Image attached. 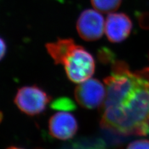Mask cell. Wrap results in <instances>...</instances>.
<instances>
[{
	"label": "cell",
	"instance_id": "9c48e42d",
	"mask_svg": "<svg viewBox=\"0 0 149 149\" xmlns=\"http://www.w3.org/2000/svg\"><path fill=\"white\" fill-rule=\"evenodd\" d=\"M93 6L102 13H110L118 9L122 0H91Z\"/></svg>",
	"mask_w": 149,
	"mask_h": 149
},
{
	"label": "cell",
	"instance_id": "5bb4252c",
	"mask_svg": "<svg viewBox=\"0 0 149 149\" xmlns=\"http://www.w3.org/2000/svg\"><path fill=\"white\" fill-rule=\"evenodd\" d=\"M137 18L140 26L143 29L149 30V13H139Z\"/></svg>",
	"mask_w": 149,
	"mask_h": 149
},
{
	"label": "cell",
	"instance_id": "7a4b0ae2",
	"mask_svg": "<svg viewBox=\"0 0 149 149\" xmlns=\"http://www.w3.org/2000/svg\"><path fill=\"white\" fill-rule=\"evenodd\" d=\"M63 65L69 80L75 83H81L89 80L95 71L94 58L80 45L77 46Z\"/></svg>",
	"mask_w": 149,
	"mask_h": 149
},
{
	"label": "cell",
	"instance_id": "e0dca14e",
	"mask_svg": "<svg viewBox=\"0 0 149 149\" xmlns=\"http://www.w3.org/2000/svg\"><path fill=\"white\" fill-rule=\"evenodd\" d=\"M3 119V114L1 111H0V124H1V123L2 122Z\"/></svg>",
	"mask_w": 149,
	"mask_h": 149
},
{
	"label": "cell",
	"instance_id": "6da1fadb",
	"mask_svg": "<svg viewBox=\"0 0 149 149\" xmlns=\"http://www.w3.org/2000/svg\"><path fill=\"white\" fill-rule=\"evenodd\" d=\"M136 74L131 86L106 89L102 128L124 136L149 134V81Z\"/></svg>",
	"mask_w": 149,
	"mask_h": 149
},
{
	"label": "cell",
	"instance_id": "2e32d148",
	"mask_svg": "<svg viewBox=\"0 0 149 149\" xmlns=\"http://www.w3.org/2000/svg\"><path fill=\"white\" fill-rule=\"evenodd\" d=\"M138 75L142 77V78L146 79L149 81V67L146 68L136 72Z\"/></svg>",
	"mask_w": 149,
	"mask_h": 149
},
{
	"label": "cell",
	"instance_id": "d6986e66",
	"mask_svg": "<svg viewBox=\"0 0 149 149\" xmlns=\"http://www.w3.org/2000/svg\"><path fill=\"white\" fill-rule=\"evenodd\" d=\"M57 1H60V2H63L64 0H57Z\"/></svg>",
	"mask_w": 149,
	"mask_h": 149
},
{
	"label": "cell",
	"instance_id": "7c38bea8",
	"mask_svg": "<svg viewBox=\"0 0 149 149\" xmlns=\"http://www.w3.org/2000/svg\"><path fill=\"white\" fill-rule=\"evenodd\" d=\"M97 57L100 61L104 64H113L116 61L114 52L106 47H103L99 50Z\"/></svg>",
	"mask_w": 149,
	"mask_h": 149
},
{
	"label": "cell",
	"instance_id": "9a60e30c",
	"mask_svg": "<svg viewBox=\"0 0 149 149\" xmlns=\"http://www.w3.org/2000/svg\"><path fill=\"white\" fill-rule=\"evenodd\" d=\"M7 50L6 44L1 37H0V61L4 58Z\"/></svg>",
	"mask_w": 149,
	"mask_h": 149
},
{
	"label": "cell",
	"instance_id": "ba28073f",
	"mask_svg": "<svg viewBox=\"0 0 149 149\" xmlns=\"http://www.w3.org/2000/svg\"><path fill=\"white\" fill-rule=\"evenodd\" d=\"M78 45L72 39H60L45 45L47 51L52 58L56 65H63L68 57Z\"/></svg>",
	"mask_w": 149,
	"mask_h": 149
},
{
	"label": "cell",
	"instance_id": "ffe728a7",
	"mask_svg": "<svg viewBox=\"0 0 149 149\" xmlns=\"http://www.w3.org/2000/svg\"><path fill=\"white\" fill-rule=\"evenodd\" d=\"M148 59H149V53H148Z\"/></svg>",
	"mask_w": 149,
	"mask_h": 149
},
{
	"label": "cell",
	"instance_id": "ac0fdd59",
	"mask_svg": "<svg viewBox=\"0 0 149 149\" xmlns=\"http://www.w3.org/2000/svg\"><path fill=\"white\" fill-rule=\"evenodd\" d=\"M7 149H22V148H18V147H9Z\"/></svg>",
	"mask_w": 149,
	"mask_h": 149
},
{
	"label": "cell",
	"instance_id": "5b68a950",
	"mask_svg": "<svg viewBox=\"0 0 149 149\" xmlns=\"http://www.w3.org/2000/svg\"><path fill=\"white\" fill-rule=\"evenodd\" d=\"M104 29V17L93 9H86L79 16L77 22L78 33L86 41L98 40L102 36Z\"/></svg>",
	"mask_w": 149,
	"mask_h": 149
},
{
	"label": "cell",
	"instance_id": "30bf717a",
	"mask_svg": "<svg viewBox=\"0 0 149 149\" xmlns=\"http://www.w3.org/2000/svg\"><path fill=\"white\" fill-rule=\"evenodd\" d=\"M74 146L80 149H105L106 144L100 139L84 138L74 142Z\"/></svg>",
	"mask_w": 149,
	"mask_h": 149
},
{
	"label": "cell",
	"instance_id": "52a82bcc",
	"mask_svg": "<svg viewBox=\"0 0 149 149\" xmlns=\"http://www.w3.org/2000/svg\"><path fill=\"white\" fill-rule=\"evenodd\" d=\"M132 29V21L124 13H111L107 17L105 32L107 38L111 42L119 43L125 40Z\"/></svg>",
	"mask_w": 149,
	"mask_h": 149
},
{
	"label": "cell",
	"instance_id": "4fadbf2b",
	"mask_svg": "<svg viewBox=\"0 0 149 149\" xmlns=\"http://www.w3.org/2000/svg\"><path fill=\"white\" fill-rule=\"evenodd\" d=\"M127 149H149V141L146 139L137 140L130 143Z\"/></svg>",
	"mask_w": 149,
	"mask_h": 149
},
{
	"label": "cell",
	"instance_id": "277c9868",
	"mask_svg": "<svg viewBox=\"0 0 149 149\" xmlns=\"http://www.w3.org/2000/svg\"><path fill=\"white\" fill-rule=\"evenodd\" d=\"M106 96V90L97 79H89L77 86L74 97L78 103L84 108L93 109L101 106Z\"/></svg>",
	"mask_w": 149,
	"mask_h": 149
},
{
	"label": "cell",
	"instance_id": "8992f818",
	"mask_svg": "<svg viewBox=\"0 0 149 149\" xmlns=\"http://www.w3.org/2000/svg\"><path fill=\"white\" fill-rule=\"evenodd\" d=\"M78 129L77 120L73 115L67 112L54 114L49 121V133L53 137L67 141L72 139Z\"/></svg>",
	"mask_w": 149,
	"mask_h": 149
},
{
	"label": "cell",
	"instance_id": "3957f363",
	"mask_svg": "<svg viewBox=\"0 0 149 149\" xmlns=\"http://www.w3.org/2000/svg\"><path fill=\"white\" fill-rule=\"evenodd\" d=\"M51 97L43 89L36 85L19 88L15 97V103L24 114L34 116L45 111Z\"/></svg>",
	"mask_w": 149,
	"mask_h": 149
},
{
	"label": "cell",
	"instance_id": "8fae6325",
	"mask_svg": "<svg viewBox=\"0 0 149 149\" xmlns=\"http://www.w3.org/2000/svg\"><path fill=\"white\" fill-rule=\"evenodd\" d=\"M50 108L54 110L70 111L75 110L77 106L74 101L69 97H60L51 102Z\"/></svg>",
	"mask_w": 149,
	"mask_h": 149
}]
</instances>
